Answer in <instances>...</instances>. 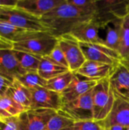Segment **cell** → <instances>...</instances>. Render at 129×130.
<instances>
[{
  "label": "cell",
  "instance_id": "484cf974",
  "mask_svg": "<svg viewBox=\"0 0 129 130\" xmlns=\"http://www.w3.org/2000/svg\"><path fill=\"white\" fill-rule=\"evenodd\" d=\"M26 31L28 30L17 27L8 22L0 21V38L9 43L14 42Z\"/></svg>",
  "mask_w": 129,
  "mask_h": 130
},
{
  "label": "cell",
  "instance_id": "ba28073f",
  "mask_svg": "<svg viewBox=\"0 0 129 130\" xmlns=\"http://www.w3.org/2000/svg\"><path fill=\"white\" fill-rule=\"evenodd\" d=\"M56 113L51 110H27L17 117V130H43Z\"/></svg>",
  "mask_w": 129,
  "mask_h": 130
},
{
  "label": "cell",
  "instance_id": "603a6c76",
  "mask_svg": "<svg viewBox=\"0 0 129 130\" xmlns=\"http://www.w3.org/2000/svg\"><path fill=\"white\" fill-rule=\"evenodd\" d=\"M118 52L122 59L129 63V14L122 19Z\"/></svg>",
  "mask_w": 129,
  "mask_h": 130
},
{
  "label": "cell",
  "instance_id": "d6986e66",
  "mask_svg": "<svg viewBox=\"0 0 129 130\" xmlns=\"http://www.w3.org/2000/svg\"><path fill=\"white\" fill-rule=\"evenodd\" d=\"M5 94L21 105L26 110L30 109L32 100L31 91L25 88L17 80H14Z\"/></svg>",
  "mask_w": 129,
  "mask_h": 130
},
{
  "label": "cell",
  "instance_id": "9c48e42d",
  "mask_svg": "<svg viewBox=\"0 0 129 130\" xmlns=\"http://www.w3.org/2000/svg\"><path fill=\"white\" fill-rule=\"evenodd\" d=\"M26 73L14 56L11 43L4 40L0 43V75L14 81Z\"/></svg>",
  "mask_w": 129,
  "mask_h": 130
},
{
  "label": "cell",
  "instance_id": "7402d4cb",
  "mask_svg": "<svg viewBox=\"0 0 129 130\" xmlns=\"http://www.w3.org/2000/svg\"><path fill=\"white\" fill-rule=\"evenodd\" d=\"M14 53L21 68L27 72H37L42 56L17 50H14Z\"/></svg>",
  "mask_w": 129,
  "mask_h": 130
},
{
  "label": "cell",
  "instance_id": "83f0119b",
  "mask_svg": "<svg viewBox=\"0 0 129 130\" xmlns=\"http://www.w3.org/2000/svg\"><path fill=\"white\" fill-rule=\"evenodd\" d=\"M70 4L83 12L94 18L97 11L96 0H67Z\"/></svg>",
  "mask_w": 129,
  "mask_h": 130
},
{
  "label": "cell",
  "instance_id": "836d02e7",
  "mask_svg": "<svg viewBox=\"0 0 129 130\" xmlns=\"http://www.w3.org/2000/svg\"><path fill=\"white\" fill-rule=\"evenodd\" d=\"M126 127L122 126H113L111 127H109L106 130H126Z\"/></svg>",
  "mask_w": 129,
  "mask_h": 130
},
{
  "label": "cell",
  "instance_id": "f1b7e54d",
  "mask_svg": "<svg viewBox=\"0 0 129 130\" xmlns=\"http://www.w3.org/2000/svg\"><path fill=\"white\" fill-rule=\"evenodd\" d=\"M73 130H106L100 121L94 120L75 122Z\"/></svg>",
  "mask_w": 129,
  "mask_h": 130
},
{
  "label": "cell",
  "instance_id": "4316f807",
  "mask_svg": "<svg viewBox=\"0 0 129 130\" xmlns=\"http://www.w3.org/2000/svg\"><path fill=\"white\" fill-rule=\"evenodd\" d=\"M73 76L74 72L69 71L54 78L48 80L46 88L51 91L61 94L71 83V82L73 79Z\"/></svg>",
  "mask_w": 129,
  "mask_h": 130
},
{
  "label": "cell",
  "instance_id": "e0dca14e",
  "mask_svg": "<svg viewBox=\"0 0 129 130\" xmlns=\"http://www.w3.org/2000/svg\"><path fill=\"white\" fill-rule=\"evenodd\" d=\"M116 66L99 62L86 60L83 66L75 72L88 78L100 82L109 78Z\"/></svg>",
  "mask_w": 129,
  "mask_h": 130
},
{
  "label": "cell",
  "instance_id": "277c9868",
  "mask_svg": "<svg viewBox=\"0 0 129 130\" xmlns=\"http://www.w3.org/2000/svg\"><path fill=\"white\" fill-rule=\"evenodd\" d=\"M0 21L8 22L28 31H49L40 18L16 8L0 10Z\"/></svg>",
  "mask_w": 129,
  "mask_h": 130
},
{
  "label": "cell",
  "instance_id": "f546056e",
  "mask_svg": "<svg viewBox=\"0 0 129 130\" xmlns=\"http://www.w3.org/2000/svg\"><path fill=\"white\" fill-rule=\"evenodd\" d=\"M50 59H52V61H54L55 62L62 66H65L66 68L68 69V62H67V60L65 59V56L62 50V49L59 47V46L57 44V46L53 49V50L51 52V53L47 56Z\"/></svg>",
  "mask_w": 129,
  "mask_h": 130
},
{
  "label": "cell",
  "instance_id": "8992f818",
  "mask_svg": "<svg viewBox=\"0 0 129 130\" xmlns=\"http://www.w3.org/2000/svg\"><path fill=\"white\" fill-rule=\"evenodd\" d=\"M59 112L75 122L94 120L92 90L71 102L63 104Z\"/></svg>",
  "mask_w": 129,
  "mask_h": 130
},
{
  "label": "cell",
  "instance_id": "ffe728a7",
  "mask_svg": "<svg viewBox=\"0 0 129 130\" xmlns=\"http://www.w3.org/2000/svg\"><path fill=\"white\" fill-rule=\"evenodd\" d=\"M69 71L68 68L55 62L48 56H44L42 57L37 73L43 78L48 81Z\"/></svg>",
  "mask_w": 129,
  "mask_h": 130
},
{
  "label": "cell",
  "instance_id": "cb8c5ba5",
  "mask_svg": "<svg viewBox=\"0 0 129 130\" xmlns=\"http://www.w3.org/2000/svg\"><path fill=\"white\" fill-rule=\"evenodd\" d=\"M25 88L32 91L38 88H46L47 81L43 78L37 72H27L15 78Z\"/></svg>",
  "mask_w": 129,
  "mask_h": 130
},
{
  "label": "cell",
  "instance_id": "44dd1931",
  "mask_svg": "<svg viewBox=\"0 0 129 130\" xmlns=\"http://www.w3.org/2000/svg\"><path fill=\"white\" fill-rule=\"evenodd\" d=\"M25 110L24 107L6 94L0 96V119L17 117Z\"/></svg>",
  "mask_w": 129,
  "mask_h": 130
},
{
  "label": "cell",
  "instance_id": "52a82bcc",
  "mask_svg": "<svg viewBox=\"0 0 129 130\" xmlns=\"http://www.w3.org/2000/svg\"><path fill=\"white\" fill-rule=\"evenodd\" d=\"M80 46L86 60L99 62L112 66H116L123 60L117 50L107 46L104 43H80Z\"/></svg>",
  "mask_w": 129,
  "mask_h": 130
},
{
  "label": "cell",
  "instance_id": "4fadbf2b",
  "mask_svg": "<svg viewBox=\"0 0 129 130\" xmlns=\"http://www.w3.org/2000/svg\"><path fill=\"white\" fill-rule=\"evenodd\" d=\"M97 81L88 78L77 72H74L73 79L68 86L61 93L63 104L71 102L91 91L97 84Z\"/></svg>",
  "mask_w": 129,
  "mask_h": 130
},
{
  "label": "cell",
  "instance_id": "7c38bea8",
  "mask_svg": "<svg viewBox=\"0 0 129 130\" xmlns=\"http://www.w3.org/2000/svg\"><path fill=\"white\" fill-rule=\"evenodd\" d=\"M109 82L114 94L129 101V63L122 60L117 64Z\"/></svg>",
  "mask_w": 129,
  "mask_h": 130
},
{
  "label": "cell",
  "instance_id": "5b68a950",
  "mask_svg": "<svg viewBox=\"0 0 129 130\" xmlns=\"http://www.w3.org/2000/svg\"><path fill=\"white\" fill-rule=\"evenodd\" d=\"M94 19L102 26L113 19H123L129 14V0H96Z\"/></svg>",
  "mask_w": 129,
  "mask_h": 130
},
{
  "label": "cell",
  "instance_id": "5bb4252c",
  "mask_svg": "<svg viewBox=\"0 0 129 130\" xmlns=\"http://www.w3.org/2000/svg\"><path fill=\"white\" fill-rule=\"evenodd\" d=\"M102 27V24L93 18L76 26L70 34L80 43H104L100 35Z\"/></svg>",
  "mask_w": 129,
  "mask_h": 130
},
{
  "label": "cell",
  "instance_id": "6da1fadb",
  "mask_svg": "<svg viewBox=\"0 0 129 130\" xmlns=\"http://www.w3.org/2000/svg\"><path fill=\"white\" fill-rule=\"evenodd\" d=\"M94 18L65 0L40 19L46 28L56 37L70 34L82 22Z\"/></svg>",
  "mask_w": 129,
  "mask_h": 130
},
{
  "label": "cell",
  "instance_id": "d590c367",
  "mask_svg": "<svg viewBox=\"0 0 129 130\" xmlns=\"http://www.w3.org/2000/svg\"><path fill=\"white\" fill-rule=\"evenodd\" d=\"M126 130H129V126H128V127H127V129H126Z\"/></svg>",
  "mask_w": 129,
  "mask_h": 130
},
{
  "label": "cell",
  "instance_id": "7a4b0ae2",
  "mask_svg": "<svg viewBox=\"0 0 129 130\" xmlns=\"http://www.w3.org/2000/svg\"><path fill=\"white\" fill-rule=\"evenodd\" d=\"M58 42L59 38L49 31H26L11 46L14 50L44 57L51 53Z\"/></svg>",
  "mask_w": 129,
  "mask_h": 130
},
{
  "label": "cell",
  "instance_id": "2e32d148",
  "mask_svg": "<svg viewBox=\"0 0 129 130\" xmlns=\"http://www.w3.org/2000/svg\"><path fill=\"white\" fill-rule=\"evenodd\" d=\"M65 0H17L16 8L41 18Z\"/></svg>",
  "mask_w": 129,
  "mask_h": 130
},
{
  "label": "cell",
  "instance_id": "3957f363",
  "mask_svg": "<svg viewBox=\"0 0 129 130\" xmlns=\"http://www.w3.org/2000/svg\"><path fill=\"white\" fill-rule=\"evenodd\" d=\"M114 101L115 95L109 78L98 82L92 89L94 120L103 121L111 112Z\"/></svg>",
  "mask_w": 129,
  "mask_h": 130
},
{
  "label": "cell",
  "instance_id": "d6a6232c",
  "mask_svg": "<svg viewBox=\"0 0 129 130\" xmlns=\"http://www.w3.org/2000/svg\"><path fill=\"white\" fill-rule=\"evenodd\" d=\"M17 0H0V10L16 8Z\"/></svg>",
  "mask_w": 129,
  "mask_h": 130
},
{
  "label": "cell",
  "instance_id": "30bf717a",
  "mask_svg": "<svg viewBox=\"0 0 129 130\" xmlns=\"http://www.w3.org/2000/svg\"><path fill=\"white\" fill-rule=\"evenodd\" d=\"M58 45L65 56L69 70L77 72L86 61L80 43L71 34H66L59 37Z\"/></svg>",
  "mask_w": 129,
  "mask_h": 130
},
{
  "label": "cell",
  "instance_id": "9a60e30c",
  "mask_svg": "<svg viewBox=\"0 0 129 130\" xmlns=\"http://www.w3.org/2000/svg\"><path fill=\"white\" fill-rule=\"evenodd\" d=\"M113 107L108 117L100 121L103 126L107 129L113 126H129V101L125 100L116 94Z\"/></svg>",
  "mask_w": 129,
  "mask_h": 130
},
{
  "label": "cell",
  "instance_id": "8fae6325",
  "mask_svg": "<svg viewBox=\"0 0 129 130\" xmlns=\"http://www.w3.org/2000/svg\"><path fill=\"white\" fill-rule=\"evenodd\" d=\"M30 109L51 110L59 112L63 106L62 94L46 88H38L31 91Z\"/></svg>",
  "mask_w": 129,
  "mask_h": 130
},
{
  "label": "cell",
  "instance_id": "e575fe53",
  "mask_svg": "<svg viewBox=\"0 0 129 130\" xmlns=\"http://www.w3.org/2000/svg\"><path fill=\"white\" fill-rule=\"evenodd\" d=\"M2 41H4V40H2V39H1V38H0V43H1Z\"/></svg>",
  "mask_w": 129,
  "mask_h": 130
},
{
  "label": "cell",
  "instance_id": "4dcf8cb0",
  "mask_svg": "<svg viewBox=\"0 0 129 130\" xmlns=\"http://www.w3.org/2000/svg\"><path fill=\"white\" fill-rule=\"evenodd\" d=\"M0 130H17V117L0 119Z\"/></svg>",
  "mask_w": 129,
  "mask_h": 130
},
{
  "label": "cell",
  "instance_id": "ac0fdd59",
  "mask_svg": "<svg viewBox=\"0 0 129 130\" xmlns=\"http://www.w3.org/2000/svg\"><path fill=\"white\" fill-rule=\"evenodd\" d=\"M122 24V19H113L103 25V30L105 31L104 44L117 51L120 40Z\"/></svg>",
  "mask_w": 129,
  "mask_h": 130
},
{
  "label": "cell",
  "instance_id": "d4e9b609",
  "mask_svg": "<svg viewBox=\"0 0 129 130\" xmlns=\"http://www.w3.org/2000/svg\"><path fill=\"white\" fill-rule=\"evenodd\" d=\"M74 123L73 120L58 112L51 118L43 130H73Z\"/></svg>",
  "mask_w": 129,
  "mask_h": 130
},
{
  "label": "cell",
  "instance_id": "1f68e13d",
  "mask_svg": "<svg viewBox=\"0 0 129 130\" xmlns=\"http://www.w3.org/2000/svg\"><path fill=\"white\" fill-rule=\"evenodd\" d=\"M13 82L14 81H11L0 75V96L5 95L8 88L11 85Z\"/></svg>",
  "mask_w": 129,
  "mask_h": 130
}]
</instances>
